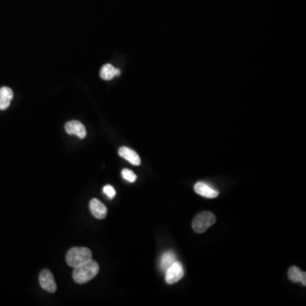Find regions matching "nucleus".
Returning <instances> with one entry per match:
<instances>
[{
    "label": "nucleus",
    "mask_w": 306,
    "mask_h": 306,
    "mask_svg": "<svg viewBox=\"0 0 306 306\" xmlns=\"http://www.w3.org/2000/svg\"><path fill=\"white\" fill-rule=\"evenodd\" d=\"M99 272V264L95 261H87L85 264L74 268L72 277L78 284H84L92 280Z\"/></svg>",
    "instance_id": "f257e3e1"
},
{
    "label": "nucleus",
    "mask_w": 306,
    "mask_h": 306,
    "mask_svg": "<svg viewBox=\"0 0 306 306\" xmlns=\"http://www.w3.org/2000/svg\"><path fill=\"white\" fill-rule=\"evenodd\" d=\"M92 259L91 251L88 248H72L67 252L66 261L69 266L78 267Z\"/></svg>",
    "instance_id": "f03ea898"
},
{
    "label": "nucleus",
    "mask_w": 306,
    "mask_h": 306,
    "mask_svg": "<svg viewBox=\"0 0 306 306\" xmlns=\"http://www.w3.org/2000/svg\"><path fill=\"white\" fill-rule=\"evenodd\" d=\"M216 217L211 212H202L196 216L192 221V229L197 233H203L211 225L215 224Z\"/></svg>",
    "instance_id": "7ed1b4c3"
},
{
    "label": "nucleus",
    "mask_w": 306,
    "mask_h": 306,
    "mask_svg": "<svg viewBox=\"0 0 306 306\" xmlns=\"http://www.w3.org/2000/svg\"><path fill=\"white\" fill-rule=\"evenodd\" d=\"M165 272V281L168 284H176L184 277L182 264L178 261H175L170 267L168 268Z\"/></svg>",
    "instance_id": "20e7f679"
},
{
    "label": "nucleus",
    "mask_w": 306,
    "mask_h": 306,
    "mask_svg": "<svg viewBox=\"0 0 306 306\" xmlns=\"http://www.w3.org/2000/svg\"><path fill=\"white\" fill-rule=\"evenodd\" d=\"M39 284L43 289L49 293H55L56 291V284L51 271L44 270L39 275Z\"/></svg>",
    "instance_id": "39448f33"
},
{
    "label": "nucleus",
    "mask_w": 306,
    "mask_h": 306,
    "mask_svg": "<svg viewBox=\"0 0 306 306\" xmlns=\"http://www.w3.org/2000/svg\"><path fill=\"white\" fill-rule=\"evenodd\" d=\"M65 130L69 134H74L80 139H85L87 134V131L84 124L79 121L72 120L67 122L65 125Z\"/></svg>",
    "instance_id": "423d86ee"
},
{
    "label": "nucleus",
    "mask_w": 306,
    "mask_h": 306,
    "mask_svg": "<svg viewBox=\"0 0 306 306\" xmlns=\"http://www.w3.org/2000/svg\"><path fill=\"white\" fill-rule=\"evenodd\" d=\"M89 209H90L92 215L99 219H103L106 218V216L108 215L107 207L101 201H99L96 198H93L90 201Z\"/></svg>",
    "instance_id": "0eeeda50"
},
{
    "label": "nucleus",
    "mask_w": 306,
    "mask_h": 306,
    "mask_svg": "<svg viewBox=\"0 0 306 306\" xmlns=\"http://www.w3.org/2000/svg\"><path fill=\"white\" fill-rule=\"evenodd\" d=\"M195 192L198 195L207 197V198H215L219 196L218 191L212 188L208 184L203 182H197L194 186Z\"/></svg>",
    "instance_id": "6e6552de"
},
{
    "label": "nucleus",
    "mask_w": 306,
    "mask_h": 306,
    "mask_svg": "<svg viewBox=\"0 0 306 306\" xmlns=\"http://www.w3.org/2000/svg\"><path fill=\"white\" fill-rule=\"evenodd\" d=\"M118 154H119V156H122L124 159L127 160L128 162H130L131 164H133L134 166H139L141 163L139 155L134 151L129 148V147H121L120 149L118 150Z\"/></svg>",
    "instance_id": "1a4fd4ad"
},
{
    "label": "nucleus",
    "mask_w": 306,
    "mask_h": 306,
    "mask_svg": "<svg viewBox=\"0 0 306 306\" xmlns=\"http://www.w3.org/2000/svg\"><path fill=\"white\" fill-rule=\"evenodd\" d=\"M120 73L119 69L115 68L114 66L111 64H106L102 66L100 76L102 79L108 81V80H111L115 76L120 75Z\"/></svg>",
    "instance_id": "9d476101"
},
{
    "label": "nucleus",
    "mask_w": 306,
    "mask_h": 306,
    "mask_svg": "<svg viewBox=\"0 0 306 306\" xmlns=\"http://www.w3.org/2000/svg\"><path fill=\"white\" fill-rule=\"evenodd\" d=\"M175 261V254H174L171 251L165 252L163 254V256L161 258V261H160L161 270H163V271H166L167 269L170 267Z\"/></svg>",
    "instance_id": "9b49d317"
},
{
    "label": "nucleus",
    "mask_w": 306,
    "mask_h": 306,
    "mask_svg": "<svg viewBox=\"0 0 306 306\" xmlns=\"http://www.w3.org/2000/svg\"><path fill=\"white\" fill-rule=\"evenodd\" d=\"M303 271L300 270V268L296 266H292L288 270V278L293 283H299L301 280Z\"/></svg>",
    "instance_id": "f8f14e48"
},
{
    "label": "nucleus",
    "mask_w": 306,
    "mask_h": 306,
    "mask_svg": "<svg viewBox=\"0 0 306 306\" xmlns=\"http://www.w3.org/2000/svg\"><path fill=\"white\" fill-rule=\"evenodd\" d=\"M122 176H123V178L124 179H126L130 182H134L137 179L136 175L133 171L127 170V169H125V170L122 171Z\"/></svg>",
    "instance_id": "ddd939ff"
},
{
    "label": "nucleus",
    "mask_w": 306,
    "mask_h": 306,
    "mask_svg": "<svg viewBox=\"0 0 306 306\" xmlns=\"http://www.w3.org/2000/svg\"><path fill=\"white\" fill-rule=\"evenodd\" d=\"M14 97L13 91L9 87H2L0 88V98H6L12 100Z\"/></svg>",
    "instance_id": "4468645a"
},
{
    "label": "nucleus",
    "mask_w": 306,
    "mask_h": 306,
    "mask_svg": "<svg viewBox=\"0 0 306 306\" xmlns=\"http://www.w3.org/2000/svg\"><path fill=\"white\" fill-rule=\"evenodd\" d=\"M103 192H104L105 194L108 196V197L110 199L114 198V197L116 196V191H115L114 188H113L112 186H110V185L105 186L104 188H103Z\"/></svg>",
    "instance_id": "2eb2a0df"
},
{
    "label": "nucleus",
    "mask_w": 306,
    "mask_h": 306,
    "mask_svg": "<svg viewBox=\"0 0 306 306\" xmlns=\"http://www.w3.org/2000/svg\"><path fill=\"white\" fill-rule=\"evenodd\" d=\"M11 100L6 99V98H0V110H6L7 108L10 106Z\"/></svg>",
    "instance_id": "dca6fc26"
},
{
    "label": "nucleus",
    "mask_w": 306,
    "mask_h": 306,
    "mask_svg": "<svg viewBox=\"0 0 306 306\" xmlns=\"http://www.w3.org/2000/svg\"><path fill=\"white\" fill-rule=\"evenodd\" d=\"M300 283L303 284V286H306V273L305 271H303V274H302V277H301Z\"/></svg>",
    "instance_id": "f3484780"
}]
</instances>
